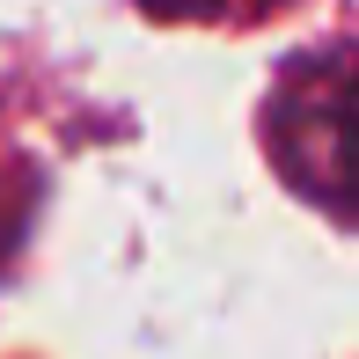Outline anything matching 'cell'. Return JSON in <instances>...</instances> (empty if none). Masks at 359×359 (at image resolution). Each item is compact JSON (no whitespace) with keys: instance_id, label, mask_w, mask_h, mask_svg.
<instances>
[{"instance_id":"cell-1","label":"cell","mask_w":359,"mask_h":359,"mask_svg":"<svg viewBox=\"0 0 359 359\" xmlns=\"http://www.w3.org/2000/svg\"><path fill=\"white\" fill-rule=\"evenodd\" d=\"M271 140H279L286 176L316 205L345 213V176H352V59L345 44H323L308 67L286 74V88L271 95Z\"/></svg>"},{"instance_id":"cell-2","label":"cell","mask_w":359,"mask_h":359,"mask_svg":"<svg viewBox=\"0 0 359 359\" xmlns=\"http://www.w3.org/2000/svg\"><path fill=\"white\" fill-rule=\"evenodd\" d=\"M147 15H161V22H198V15H220L227 0H140Z\"/></svg>"}]
</instances>
